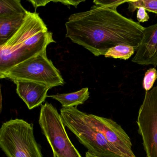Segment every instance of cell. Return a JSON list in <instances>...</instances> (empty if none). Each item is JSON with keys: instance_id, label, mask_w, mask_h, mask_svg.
<instances>
[{"instance_id": "1", "label": "cell", "mask_w": 157, "mask_h": 157, "mask_svg": "<svg viewBox=\"0 0 157 157\" xmlns=\"http://www.w3.org/2000/svg\"><path fill=\"white\" fill-rule=\"evenodd\" d=\"M66 27V37L95 56H105L120 45L133 47L136 51L145 28L117 10L96 5L87 11L71 14Z\"/></svg>"}, {"instance_id": "2", "label": "cell", "mask_w": 157, "mask_h": 157, "mask_svg": "<svg viewBox=\"0 0 157 157\" xmlns=\"http://www.w3.org/2000/svg\"><path fill=\"white\" fill-rule=\"evenodd\" d=\"M55 42L39 13L28 12L20 29L0 45V74L46 51L48 46Z\"/></svg>"}, {"instance_id": "3", "label": "cell", "mask_w": 157, "mask_h": 157, "mask_svg": "<svg viewBox=\"0 0 157 157\" xmlns=\"http://www.w3.org/2000/svg\"><path fill=\"white\" fill-rule=\"evenodd\" d=\"M60 112L64 125L87 148L88 152L98 157H123L90 124L84 115L85 113L79 110L77 106L62 107Z\"/></svg>"}, {"instance_id": "4", "label": "cell", "mask_w": 157, "mask_h": 157, "mask_svg": "<svg viewBox=\"0 0 157 157\" xmlns=\"http://www.w3.org/2000/svg\"><path fill=\"white\" fill-rule=\"evenodd\" d=\"M0 147L8 157H43L33 125L23 119H11L2 124Z\"/></svg>"}, {"instance_id": "5", "label": "cell", "mask_w": 157, "mask_h": 157, "mask_svg": "<svg viewBox=\"0 0 157 157\" xmlns=\"http://www.w3.org/2000/svg\"><path fill=\"white\" fill-rule=\"evenodd\" d=\"M0 78L10 79L13 82L25 80L39 82L51 88L63 86L65 83L59 70L47 57L46 51L0 74Z\"/></svg>"}, {"instance_id": "6", "label": "cell", "mask_w": 157, "mask_h": 157, "mask_svg": "<svg viewBox=\"0 0 157 157\" xmlns=\"http://www.w3.org/2000/svg\"><path fill=\"white\" fill-rule=\"evenodd\" d=\"M39 124L54 154L57 157H82L69 138L61 115L51 104L41 106Z\"/></svg>"}, {"instance_id": "7", "label": "cell", "mask_w": 157, "mask_h": 157, "mask_svg": "<svg viewBox=\"0 0 157 157\" xmlns=\"http://www.w3.org/2000/svg\"><path fill=\"white\" fill-rule=\"evenodd\" d=\"M147 157H157V86L146 92L136 121Z\"/></svg>"}, {"instance_id": "8", "label": "cell", "mask_w": 157, "mask_h": 157, "mask_svg": "<svg viewBox=\"0 0 157 157\" xmlns=\"http://www.w3.org/2000/svg\"><path fill=\"white\" fill-rule=\"evenodd\" d=\"M84 115L119 155L123 157H136L132 150L131 140L121 126L110 118L85 113Z\"/></svg>"}, {"instance_id": "9", "label": "cell", "mask_w": 157, "mask_h": 157, "mask_svg": "<svg viewBox=\"0 0 157 157\" xmlns=\"http://www.w3.org/2000/svg\"><path fill=\"white\" fill-rule=\"evenodd\" d=\"M132 61L142 66H157V23L146 27Z\"/></svg>"}, {"instance_id": "10", "label": "cell", "mask_w": 157, "mask_h": 157, "mask_svg": "<svg viewBox=\"0 0 157 157\" xmlns=\"http://www.w3.org/2000/svg\"><path fill=\"white\" fill-rule=\"evenodd\" d=\"M13 82L17 87V94L30 110L42 105L48 96V90L52 88L43 83L29 81H15Z\"/></svg>"}, {"instance_id": "11", "label": "cell", "mask_w": 157, "mask_h": 157, "mask_svg": "<svg viewBox=\"0 0 157 157\" xmlns=\"http://www.w3.org/2000/svg\"><path fill=\"white\" fill-rule=\"evenodd\" d=\"M28 12L0 18V45L5 44L20 29Z\"/></svg>"}, {"instance_id": "12", "label": "cell", "mask_w": 157, "mask_h": 157, "mask_svg": "<svg viewBox=\"0 0 157 157\" xmlns=\"http://www.w3.org/2000/svg\"><path fill=\"white\" fill-rule=\"evenodd\" d=\"M61 103L63 108L76 107L83 104L90 97L89 88H82L80 90L70 93L62 94L48 95Z\"/></svg>"}, {"instance_id": "13", "label": "cell", "mask_w": 157, "mask_h": 157, "mask_svg": "<svg viewBox=\"0 0 157 157\" xmlns=\"http://www.w3.org/2000/svg\"><path fill=\"white\" fill-rule=\"evenodd\" d=\"M20 0L0 1V18H4L20 13H26Z\"/></svg>"}, {"instance_id": "14", "label": "cell", "mask_w": 157, "mask_h": 157, "mask_svg": "<svg viewBox=\"0 0 157 157\" xmlns=\"http://www.w3.org/2000/svg\"><path fill=\"white\" fill-rule=\"evenodd\" d=\"M136 49L133 47L126 45H120L112 48L105 55V58H113L128 60L134 55Z\"/></svg>"}, {"instance_id": "15", "label": "cell", "mask_w": 157, "mask_h": 157, "mask_svg": "<svg viewBox=\"0 0 157 157\" xmlns=\"http://www.w3.org/2000/svg\"><path fill=\"white\" fill-rule=\"evenodd\" d=\"M128 10L134 12L140 7L144 8L147 11L157 14V0H138L128 1Z\"/></svg>"}, {"instance_id": "16", "label": "cell", "mask_w": 157, "mask_h": 157, "mask_svg": "<svg viewBox=\"0 0 157 157\" xmlns=\"http://www.w3.org/2000/svg\"><path fill=\"white\" fill-rule=\"evenodd\" d=\"M157 79V71L155 68H150L145 72L143 81V87L146 92L150 90Z\"/></svg>"}, {"instance_id": "17", "label": "cell", "mask_w": 157, "mask_h": 157, "mask_svg": "<svg viewBox=\"0 0 157 157\" xmlns=\"http://www.w3.org/2000/svg\"><path fill=\"white\" fill-rule=\"evenodd\" d=\"M128 2V0H95L93 2L96 5L117 10L118 6L126 2L127 3Z\"/></svg>"}, {"instance_id": "18", "label": "cell", "mask_w": 157, "mask_h": 157, "mask_svg": "<svg viewBox=\"0 0 157 157\" xmlns=\"http://www.w3.org/2000/svg\"><path fill=\"white\" fill-rule=\"evenodd\" d=\"M149 19V16L144 8L140 7L138 9L137 12V19L139 22H145L147 21Z\"/></svg>"}, {"instance_id": "19", "label": "cell", "mask_w": 157, "mask_h": 157, "mask_svg": "<svg viewBox=\"0 0 157 157\" xmlns=\"http://www.w3.org/2000/svg\"><path fill=\"white\" fill-rule=\"evenodd\" d=\"M52 2H60L64 5H67V6L72 5L77 8V6L79 5L80 3L85 2V1H68V0H67V1H52Z\"/></svg>"}, {"instance_id": "20", "label": "cell", "mask_w": 157, "mask_h": 157, "mask_svg": "<svg viewBox=\"0 0 157 157\" xmlns=\"http://www.w3.org/2000/svg\"><path fill=\"white\" fill-rule=\"evenodd\" d=\"M32 3L33 6L36 9L40 6H45L46 4H48L49 2H51L52 1H46V0H42V1H29Z\"/></svg>"}, {"instance_id": "21", "label": "cell", "mask_w": 157, "mask_h": 157, "mask_svg": "<svg viewBox=\"0 0 157 157\" xmlns=\"http://www.w3.org/2000/svg\"><path fill=\"white\" fill-rule=\"evenodd\" d=\"M85 157H98L96 156H94L93 154H91L90 152L87 151L86 153V155H85Z\"/></svg>"}, {"instance_id": "22", "label": "cell", "mask_w": 157, "mask_h": 157, "mask_svg": "<svg viewBox=\"0 0 157 157\" xmlns=\"http://www.w3.org/2000/svg\"><path fill=\"white\" fill-rule=\"evenodd\" d=\"M54 157H57V156L56 155H55V154H54Z\"/></svg>"}]
</instances>
